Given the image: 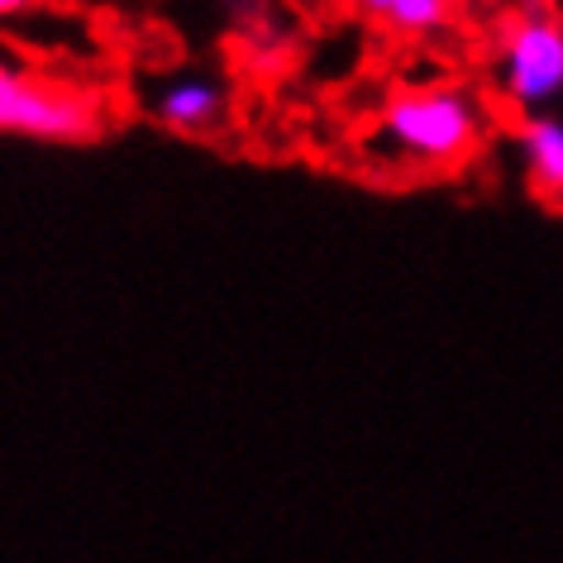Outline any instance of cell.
Segmentation results:
<instances>
[{
  "label": "cell",
  "mask_w": 563,
  "mask_h": 563,
  "mask_svg": "<svg viewBox=\"0 0 563 563\" xmlns=\"http://www.w3.org/2000/svg\"><path fill=\"white\" fill-rule=\"evenodd\" d=\"M492 87L520 115H544L563 101V20L540 5L516 10L497 30Z\"/></svg>",
  "instance_id": "cell-3"
},
{
  "label": "cell",
  "mask_w": 563,
  "mask_h": 563,
  "mask_svg": "<svg viewBox=\"0 0 563 563\" xmlns=\"http://www.w3.org/2000/svg\"><path fill=\"white\" fill-rule=\"evenodd\" d=\"M44 0H0V20H20V15H30V10H38Z\"/></svg>",
  "instance_id": "cell-8"
},
{
  "label": "cell",
  "mask_w": 563,
  "mask_h": 563,
  "mask_svg": "<svg viewBox=\"0 0 563 563\" xmlns=\"http://www.w3.org/2000/svg\"><path fill=\"white\" fill-rule=\"evenodd\" d=\"M520 167L534 196L563 201V120L559 115H530L516 134Z\"/></svg>",
  "instance_id": "cell-5"
},
{
  "label": "cell",
  "mask_w": 563,
  "mask_h": 563,
  "mask_svg": "<svg viewBox=\"0 0 563 563\" xmlns=\"http://www.w3.org/2000/svg\"><path fill=\"white\" fill-rule=\"evenodd\" d=\"M0 134L34 144H91L106 134V101L81 81L0 58Z\"/></svg>",
  "instance_id": "cell-2"
},
{
  "label": "cell",
  "mask_w": 563,
  "mask_h": 563,
  "mask_svg": "<svg viewBox=\"0 0 563 563\" xmlns=\"http://www.w3.org/2000/svg\"><path fill=\"white\" fill-rule=\"evenodd\" d=\"M454 5L459 0H401V5L391 10L387 30L401 34V38H430L454 20Z\"/></svg>",
  "instance_id": "cell-6"
},
{
  "label": "cell",
  "mask_w": 563,
  "mask_h": 563,
  "mask_svg": "<svg viewBox=\"0 0 563 563\" xmlns=\"http://www.w3.org/2000/svg\"><path fill=\"white\" fill-rule=\"evenodd\" d=\"M354 5L363 10V15H368V20H377V24H387L391 20V10H397L401 5V0H354Z\"/></svg>",
  "instance_id": "cell-7"
},
{
  "label": "cell",
  "mask_w": 563,
  "mask_h": 563,
  "mask_svg": "<svg viewBox=\"0 0 563 563\" xmlns=\"http://www.w3.org/2000/svg\"><path fill=\"white\" fill-rule=\"evenodd\" d=\"M492 115L483 96L459 81L391 91L368 130V158L397 173H459L483 153Z\"/></svg>",
  "instance_id": "cell-1"
},
{
  "label": "cell",
  "mask_w": 563,
  "mask_h": 563,
  "mask_svg": "<svg viewBox=\"0 0 563 563\" xmlns=\"http://www.w3.org/2000/svg\"><path fill=\"white\" fill-rule=\"evenodd\" d=\"M148 120L167 134H210L230 120V87L210 73H177L148 96Z\"/></svg>",
  "instance_id": "cell-4"
}]
</instances>
